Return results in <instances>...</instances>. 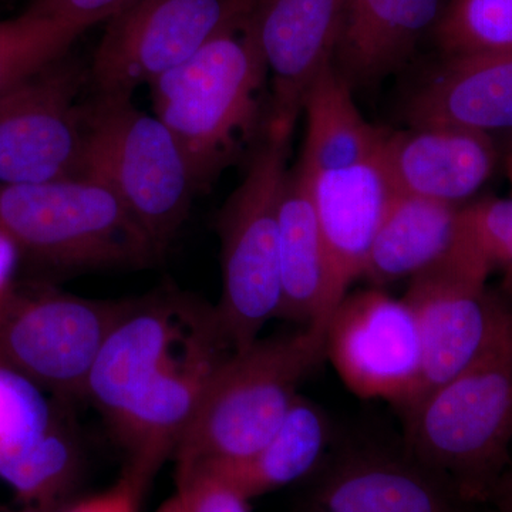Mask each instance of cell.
<instances>
[{"mask_svg": "<svg viewBox=\"0 0 512 512\" xmlns=\"http://www.w3.org/2000/svg\"><path fill=\"white\" fill-rule=\"evenodd\" d=\"M234 352L212 306L170 289L130 299L84 393L127 451L128 476L146 488L174 456L212 376Z\"/></svg>", "mask_w": 512, "mask_h": 512, "instance_id": "cell-1", "label": "cell"}, {"mask_svg": "<svg viewBox=\"0 0 512 512\" xmlns=\"http://www.w3.org/2000/svg\"><path fill=\"white\" fill-rule=\"evenodd\" d=\"M266 76L249 18L148 84L154 116L183 151L198 194L264 133Z\"/></svg>", "mask_w": 512, "mask_h": 512, "instance_id": "cell-2", "label": "cell"}, {"mask_svg": "<svg viewBox=\"0 0 512 512\" xmlns=\"http://www.w3.org/2000/svg\"><path fill=\"white\" fill-rule=\"evenodd\" d=\"M409 424L427 470L446 474L468 500L494 493L512 439V305L501 302L483 348L410 410Z\"/></svg>", "mask_w": 512, "mask_h": 512, "instance_id": "cell-3", "label": "cell"}, {"mask_svg": "<svg viewBox=\"0 0 512 512\" xmlns=\"http://www.w3.org/2000/svg\"><path fill=\"white\" fill-rule=\"evenodd\" d=\"M326 353L325 333L305 328L232 353L212 376L175 448L177 477L254 454L274 437L298 387Z\"/></svg>", "mask_w": 512, "mask_h": 512, "instance_id": "cell-4", "label": "cell"}, {"mask_svg": "<svg viewBox=\"0 0 512 512\" xmlns=\"http://www.w3.org/2000/svg\"><path fill=\"white\" fill-rule=\"evenodd\" d=\"M0 227L23 264L55 274L146 268L161 258L119 197L90 178L0 185Z\"/></svg>", "mask_w": 512, "mask_h": 512, "instance_id": "cell-5", "label": "cell"}, {"mask_svg": "<svg viewBox=\"0 0 512 512\" xmlns=\"http://www.w3.org/2000/svg\"><path fill=\"white\" fill-rule=\"evenodd\" d=\"M131 97L86 101L83 177L113 191L163 256L198 192L173 134Z\"/></svg>", "mask_w": 512, "mask_h": 512, "instance_id": "cell-6", "label": "cell"}, {"mask_svg": "<svg viewBox=\"0 0 512 512\" xmlns=\"http://www.w3.org/2000/svg\"><path fill=\"white\" fill-rule=\"evenodd\" d=\"M292 134L266 123L244 180L218 215L222 295L215 311L235 352L256 342L281 308L279 204Z\"/></svg>", "mask_w": 512, "mask_h": 512, "instance_id": "cell-7", "label": "cell"}, {"mask_svg": "<svg viewBox=\"0 0 512 512\" xmlns=\"http://www.w3.org/2000/svg\"><path fill=\"white\" fill-rule=\"evenodd\" d=\"M128 303L20 284L0 306V360L66 402L84 399L94 362Z\"/></svg>", "mask_w": 512, "mask_h": 512, "instance_id": "cell-8", "label": "cell"}, {"mask_svg": "<svg viewBox=\"0 0 512 512\" xmlns=\"http://www.w3.org/2000/svg\"><path fill=\"white\" fill-rule=\"evenodd\" d=\"M259 0H136L107 22L89 67L94 93L133 96L244 26Z\"/></svg>", "mask_w": 512, "mask_h": 512, "instance_id": "cell-9", "label": "cell"}, {"mask_svg": "<svg viewBox=\"0 0 512 512\" xmlns=\"http://www.w3.org/2000/svg\"><path fill=\"white\" fill-rule=\"evenodd\" d=\"M89 86V69L67 52L0 93V185L84 178Z\"/></svg>", "mask_w": 512, "mask_h": 512, "instance_id": "cell-10", "label": "cell"}, {"mask_svg": "<svg viewBox=\"0 0 512 512\" xmlns=\"http://www.w3.org/2000/svg\"><path fill=\"white\" fill-rule=\"evenodd\" d=\"M325 350L357 396L399 404L407 413L419 402L423 355L403 298L376 288L346 295L326 326Z\"/></svg>", "mask_w": 512, "mask_h": 512, "instance_id": "cell-11", "label": "cell"}, {"mask_svg": "<svg viewBox=\"0 0 512 512\" xmlns=\"http://www.w3.org/2000/svg\"><path fill=\"white\" fill-rule=\"evenodd\" d=\"M491 271L487 259L460 231L456 245L443 258L410 279L403 299L419 329L420 400L460 372L483 348L501 305L485 289Z\"/></svg>", "mask_w": 512, "mask_h": 512, "instance_id": "cell-12", "label": "cell"}, {"mask_svg": "<svg viewBox=\"0 0 512 512\" xmlns=\"http://www.w3.org/2000/svg\"><path fill=\"white\" fill-rule=\"evenodd\" d=\"M66 404L0 360V481L20 503L67 504L80 453Z\"/></svg>", "mask_w": 512, "mask_h": 512, "instance_id": "cell-13", "label": "cell"}, {"mask_svg": "<svg viewBox=\"0 0 512 512\" xmlns=\"http://www.w3.org/2000/svg\"><path fill=\"white\" fill-rule=\"evenodd\" d=\"M346 2L259 0L251 26L271 76V126L295 130L309 86L335 59Z\"/></svg>", "mask_w": 512, "mask_h": 512, "instance_id": "cell-14", "label": "cell"}, {"mask_svg": "<svg viewBox=\"0 0 512 512\" xmlns=\"http://www.w3.org/2000/svg\"><path fill=\"white\" fill-rule=\"evenodd\" d=\"M380 157L396 194L464 207L498 163L490 134L453 126L387 131Z\"/></svg>", "mask_w": 512, "mask_h": 512, "instance_id": "cell-15", "label": "cell"}, {"mask_svg": "<svg viewBox=\"0 0 512 512\" xmlns=\"http://www.w3.org/2000/svg\"><path fill=\"white\" fill-rule=\"evenodd\" d=\"M305 174L343 301L350 284L363 276L377 229L396 191L380 151L350 167Z\"/></svg>", "mask_w": 512, "mask_h": 512, "instance_id": "cell-16", "label": "cell"}, {"mask_svg": "<svg viewBox=\"0 0 512 512\" xmlns=\"http://www.w3.org/2000/svg\"><path fill=\"white\" fill-rule=\"evenodd\" d=\"M278 318L326 333L340 299L328 245L323 238L308 177L301 165L289 168L279 204Z\"/></svg>", "mask_w": 512, "mask_h": 512, "instance_id": "cell-17", "label": "cell"}, {"mask_svg": "<svg viewBox=\"0 0 512 512\" xmlns=\"http://www.w3.org/2000/svg\"><path fill=\"white\" fill-rule=\"evenodd\" d=\"M410 126L512 130V53L444 57L406 104Z\"/></svg>", "mask_w": 512, "mask_h": 512, "instance_id": "cell-18", "label": "cell"}, {"mask_svg": "<svg viewBox=\"0 0 512 512\" xmlns=\"http://www.w3.org/2000/svg\"><path fill=\"white\" fill-rule=\"evenodd\" d=\"M446 8L443 0H348L336 69L350 86L379 82L407 63Z\"/></svg>", "mask_w": 512, "mask_h": 512, "instance_id": "cell-19", "label": "cell"}, {"mask_svg": "<svg viewBox=\"0 0 512 512\" xmlns=\"http://www.w3.org/2000/svg\"><path fill=\"white\" fill-rule=\"evenodd\" d=\"M426 470L387 457L350 458L323 481L308 512H456Z\"/></svg>", "mask_w": 512, "mask_h": 512, "instance_id": "cell-20", "label": "cell"}, {"mask_svg": "<svg viewBox=\"0 0 512 512\" xmlns=\"http://www.w3.org/2000/svg\"><path fill=\"white\" fill-rule=\"evenodd\" d=\"M460 231L461 207L396 194L377 229L363 276L377 286L412 279L443 258Z\"/></svg>", "mask_w": 512, "mask_h": 512, "instance_id": "cell-21", "label": "cell"}, {"mask_svg": "<svg viewBox=\"0 0 512 512\" xmlns=\"http://www.w3.org/2000/svg\"><path fill=\"white\" fill-rule=\"evenodd\" d=\"M305 146L299 165L308 174L339 170L377 156L387 131L363 119L352 86L336 69L323 67L303 100Z\"/></svg>", "mask_w": 512, "mask_h": 512, "instance_id": "cell-22", "label": "cell"}, {"mask_svg": "<svg viewBox=\"0 0 512 512\" xmlns=\"http://www.w3.org/2000/svg\"><path fill=\"white\" fill-rule=\"evenodd\" d=\"M326 433L322 413L298 397L274 437L254 454L197 470L210 471L252 500L308 476L325 450Z\"/></svg>", "mask_w": 512, "mask_h": 512, "instance_id": "cell-23", "label": "cell"}, {"mask_svg": "<svg viewBox=\"0 0 512 512\" xmlns=\"http://www.w3.org/2000/svg\"><path fill=\"white\" fill-rule=\"evenodd\" d=\"M433 33L444 57L512 53V0H450Z\"/></svg>", "mask_w": 512, "mask_h": 512, "instance_id": "cell-24", "label": "cell"}, {"mask_svg": "<svg viewBox=\"0 0 512 512\" xmlns=\"http://www.w3.org/2000/svg\"><path fill=\"white\" fill-rule=\"evenodd\" d=\"M86 29L25 10L0 20V93L39 67L70 52Z\"/></svg>", "mask_w": 512, "mask_h": 512, "instance_id": "cell-25", "label": "cell"}, {"mask_svg": "<svg viewBox=\"0 0 512 512\" xmlns=\"http://www.w3.org/2000/svg\"><path fill=\"white\" fill-rule=\"evenodd\" d=\"M461 232L491 268L512 274V198H485L461 207Z\"/></svg>", "mask_w": 512, "mask_h": 512, "instance_id": "cell-26", "label": "cell"}, {"mask_svg": "<svg viewBox=\"0 0 512 512\" xmlns=\"http://www.w3.org/2000/svg\"><path fill=\"white\" fill-rule=\"evenodd\" d=\"M177 483L185 512H251L248 498L210 471H192Z\"/></svg>", "mask_w": 512, "mask_h": 512, "instance_id": "cell-27", "label": "cell"}, {"mask_svg": "<svg viewBox=\"0 0 512 512\" xmlns=\"http://www.w3.org/2000/svg\"><path fill=\"white\" fill-rule=\"evenodd\" d=\"M134 2L136 0H33L26 10L87 30L97 23L109 22Z\"/></svg>", "mask_w": 512, "mask_h": 512, "instance_id": "cell-28", "label": "cell"}, {"mask_svg": "<svg viewBox=\"0 0 512 512\" xmlns=\"http://www.w3.org/2000/svg\"><path fill=\"white\" fill-rule=\"evenodd\" d=\"M143 491V485L124 473V477L110 490L74 504H66L59 512H137Z\"/></svg>", "mask_w": 512, "mask_h": 512, "instance_id": "cell-29", "label": "cell"}, {"mask_svg": "<svg viewBox=\"0 0 512 512\" xmlns=\"http://www.w3.org/2000/svg\"><path fill=\"white\" fill-rule=\"evenodd\" d=\"M23 265L22 254L8 232L0 227V306L18 291V274Z\"/></svg>", "mask_w": 512, "mask_h": 512, "instance_id": "cell-30", "label": "cell"}, {"mask_svg": "<svg viewBox=\"0 0 512 512\" xmlns=\"http://www.w3.org/2000/svg\"><path fill=\"white\" fill-rule=\"evenodd\" d=\"M494 493L500 495L501 511L512 512V473L508 477L501 478Z\"/></svg>", "mask_w": 512, "mask_h": 512, "instance_id": "cell-31", "label": "cell"}, {"mask_svg": "<svg viewBox=\"0 0 512 512\" xmlns=\"http://www.w3.org/2000/svg\"><path fill=\"white\" fill-rule=\"evenodd\" d=\"M64 505L22 503L19 508H16V510H9L5 512H59L62 510Z\"/></svg>", "mask_w": 512, "mask_h": 512, "instance_id": "cell-32", "label": "cell"}, {"mask_svg": "<svg viewBox=\"0 0 512 512\" xmlns=\"http://www.w3.org/2000/svg\"><path fill=\"white\" fill-rule=\"evenodd\" d=\"M157 512H185L183 498L180 497V494H175L170 500L165 501Z\"/></svg>", "mask_w": 512, "mask_h": 512, "instance_id": "cell-33", "label": "cell"}, {"mask_svg": "<svg viewBox=\"0 0 512 512\" xmlns=\"http://www.w3.org/2000/svg\"><path fill=\"white\" fill-rule=\"evenodd\" d=\"M507 168H508V177H510V181H511V185H512V147H511L510 154H508Z\"/></svg>", "mask_w": 512, "mask_h": 512, "instance_id": "cell-34", "label": "cell"}]
</instances>
